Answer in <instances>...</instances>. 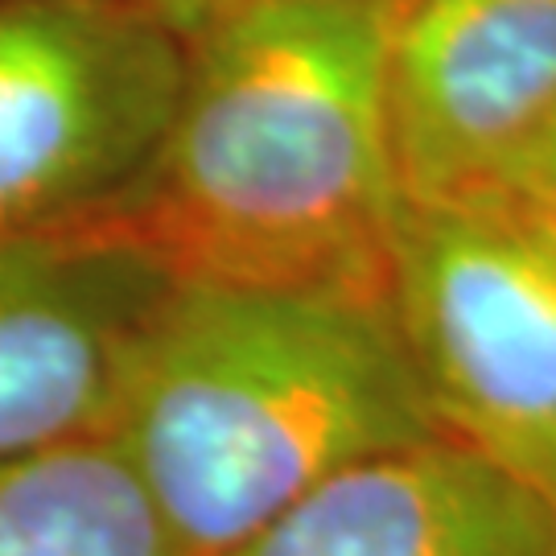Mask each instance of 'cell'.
I'll list each match as a JSON object with an SVG mask.
<instances>
[{
    "mask_svg": "<svg viewBox=\"0 0 556 556\" xmlns=\"http://www.w3.org/2000/svg\"><path fill=\"white\" fill-rule=\"evenodd\" d=\"M383 50V9L236 0L186 38L157 153L96 223L174 280L388 293L404 194Z\"/></svg>",
    "mask_w": 556,
    "mask_h": 556,
    "instance_id": "1",
    "label": "cell"
},
{
    "mask_svg": "<svg viewBox=\"0 0 556 556\" xmlns=\"http://www.w3.org/2000/svg\"><path fill=\"white\" fill-rule=\"evenodd\" d=\"M108 438L178 556H227L338 470L438 429L388 293L178 280Z\"/></svg>",
    "mask_w": 556,
    "mask_h": 556,
    "instance_id": "2",
    "label": "cell"
},
{
    "mask_svg": "<svg viewBox=\"0 0 556 556\" xmlns=\"http://www.w3.org/2000/svg\"><path fill=\"white\" fill-rule=\"evenodd\" d=\"M388 305L438 438L556 511V243L495 206H404Z\"/></svg>",
    "mask_w": 556,
    "mask_h": 556,
    "instance_id": "3",
    "label": "cell"
},
{
    "mask_svg": "<svg viewBox=\"0 0 556 556\" xmlns=\"http://www.w3.org/2000/svg\"><path fill=\"white\" fill-rule=\"evenodd\" d=\"M186 38L124 0H0V243L108 215L157 153Z\"/></svg>",
    "mask_w": 556,
    "mask_h": 556,
    "instance_id": "4",
    "label": "cell"
},
{
    "mask_svg": "<svg viewBox=\"0 0 556 556\" xmlns=\"http://www.w3.org/2000/svg\"><path fill=\"white\" fill-rule=\"evenodd\" d=\"M404 206H482L556 119V0H400L383 50Z\"/></svg>",
    "mask_w": 556,
    "mask_h": 556,
    "instance_id": "5",
    "label": "cell"
},
{
    "mask_svg": "<svg viewBox=\"0 0 556 556\" xmlns=\"http://www.w3.org/2000/svg\"><path fill=\"white\" fill-rule=\"evenodd\" d=\"M174 285L96 219L0 243V457L108 433Z\"/></svg>",
    "mask_w": 556,
    "mask_h": 556,
    "instance_id": "6",
    "label": "cell"
},
{
    "mask_svg": "<svg viewBox=\"0 0 556 556\" xmlns=\"http://www.w3.org/2000/svg\"><path fill=\"white\" fill-rule=\"evenodd\" d=\"M553 507L445 438L326 478L227 556H548Z\"/></svg>",
    "mask_w": 556,
    "mask_h": 556,
    "instance_id": "7",
    "label": "cell"
},
{
    "mask_svg": "<svg viewBox=\"0 0 556 556\" xmlns=\"http://www.w3.org/2000/svg\"><path fill=\"white\" fill-rule=\"evenodd\" d=\"M0 556H178V544L100 433L0 457Z\"/></svg>",
    "mask_w": 556,
    "mask_h": 556,
    "instance_id": "8",
    "label": "cell"
},
{
    "mask_svg": "<svg viewBox=\"0 0 556 556\" xmlns=\"http://www.w3.org/2000/svg\"><path fill=\"white\" fill-rule=\"evenodd\" d=\"M482 206H495L523 227H532L548 243H556V119L519 157L516 169L503 178L495 199L482 202Z\"/></svg>",
    "mask_w": 556,
    "mask_h": 556,
    "instance_id": "9",
    "label": "cell"
},
{
    "mask_svg": "<svg viewBox=\"0 0 556 556\" xmlns=\"http://www.w3.org/2000/svg\"><path fill=\"white\" fill-rule=\"evenodd\" d=\"M124 4H132L140 13L165 21L181 38H194L202 25H211L223 9H231L236 0H124Z\"/></svg>",
    "mask_w": 556,
    "mask_h": 556,
    "instance_id": "10",
    "label": "cell"
},
{
    "mask_svg": "<svg viewBox=\"0 0 556 556\" xmlns=\"http://www.w3.org/2000/svg\"><path fill=\"white\" fill-rule=\"evenodd\" d=\"M342 4H367V9H383V13H392L400 0H342Z\"/></svg>",
    "mask_w": 556,
    "mask_h": 556,
    "instance_id": "11",
    "label": "cell"
},
{
    "mask_svg": "<svg viewBox=\"0 0 556 556\" xmlns=\"http://www.w3.org/2000/svg\"><path fill=\"white\" fill-rule=\"evenodd\" d=\"M548 556H556V511H553V540H548Z\"/></svg>",
    "mask_w": 556,
    "mask_h": 556,
    "instance_id": "12",
    "label": "cell"
}]
</instances>
